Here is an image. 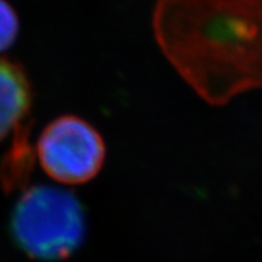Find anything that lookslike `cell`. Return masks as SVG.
Masks as SVG:
<instances>
[{
	"label": "cell",
	"instance_id": "6da1fadb",
	"mask_svg": "<svg viewBox=\"0 0 262 262\" xmlns=\"http://www.w3.org/2000/svg\"><path fill=\"white\" fill-rule=\"evenodd\" d=\"M152 31L170 64L211 106L262 87V0H157Z\"/></svg>",
	"mask_w": 262,
	"mask_h": 262
},
{
	"label": "cell",
	"instance_id": "7a4b0ae2",
	"mask_svg": "<svg viewBox=\"0 0 262 262\" xmlns=\"http://www.w3.org/2000/svg\"><path fill=\"white\" fill-rule=\"evenodd\" d=\"M11 234L27 255L43 261L69 258L86 235V215L71 191L38 185L25 190L11 214Z\"/></svg>",
	"mask_w": 262,
	"mask_h": 262
},
{
	"label": "cell",
	"instance_id": "3957f363",
	"mask_svg": "<svg viewBox=\"0 0 262 262\" xmlns=\"http://www.w3.org/2000/svg\"><path fill=\"white\" fill-rule=\"evenodd\" d=\"M36 156L50 178L63 185H82L102 170L106 145L93 124L75 115H62L43 128Z\"/></svg>",
	"mask_w": 262,
	"mask_h": 262
},
{
	"label": "cell",
	"instance_id": "277c9868",
	"mask_svg": "<svg viewBox=\"0 0 262 262\" xmlns=\"http://www.w3.org/2000/svg\"><path fill=\"white\" fill-rule=\"evenodd\" d=\"M31 103V83L23 67L0 58V141L21 126Z\"/></svg>",
	"mask_w": 262,
	"mask_h": 262
},
{
	"label": "cell",
	"instance_id": "5b68a950",
	"mask_svg": "<svg viewBox=\"0 0 262 262\" xmlns=\"http://www.w3.org/2000/svg\"><path fill=\"white\" fill-rule=\"evenodd\" d=\"M32 150L28 145L27 130L19 127L15 142L0 167V182L6 191L20 187L30 177L32 169Z\"/></svg>",
	"mask_w": 262,
	"mask_h": 262
},
{
	"label": "cell",
	"instance_id": "8992f818",
	"mask_svg": "<svg viewBox=\"0 0 262 262\" xmlns=\"http://www.w3.org/2000/svg\"><path fill=\"white\" fill-rule=\"evenodd\" d=\"M19 34V17L8 2L0 0V52L14 45Z\"/></svg>",
	"mask_w": 262,
	"mask_h": 262
}]
</instances>
